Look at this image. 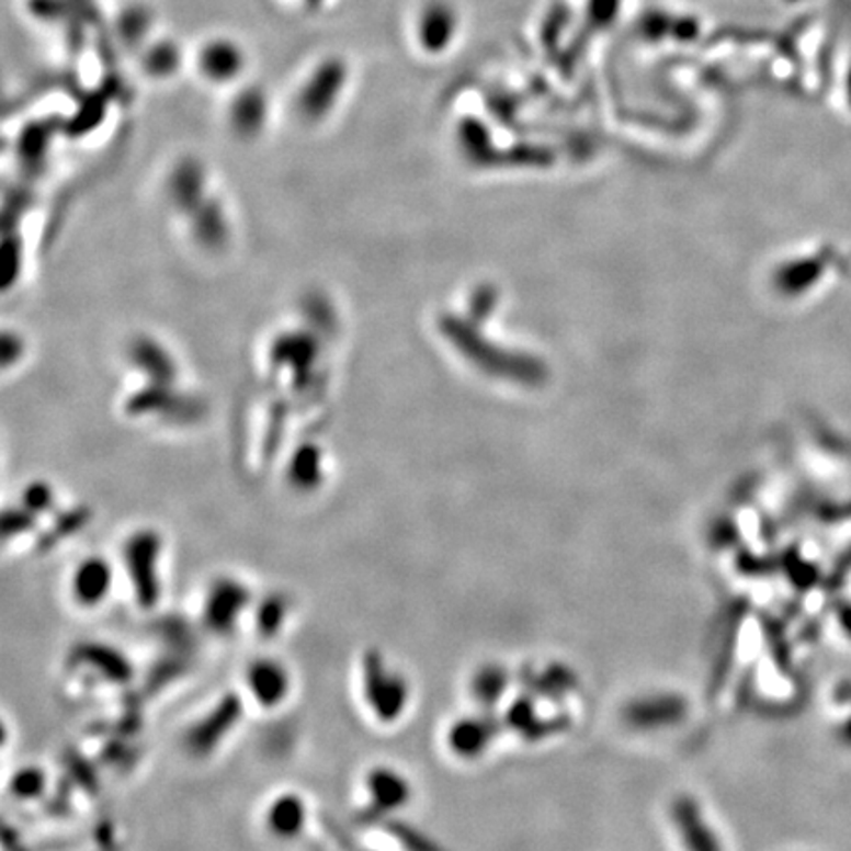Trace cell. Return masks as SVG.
Instances as JSON below:
<instances>
[{"label":"cell","instance_id":"cell-2","mask_svg":"<svg viewBox=\"0 0 851 851\" xmlns=\"http://www.w3.org/2000/svg\"><path fill=\"white\" fill-rule=\"evenodd\" d=\"M361 696L377 722L393 724L407 710V680L388 667L381 653L367 650L361 658Z\"/></svg>","mask_w":851,"mask_h":851},{"label":"cell","instance_id":"cell-17","mask_svg":"<svg viewBox=\"0 0 851 851\" xmlns=\"http://www.w3.org/2000/svg\"><path fill=\"white\" fill-rule=\"evenodd\" d=\"M321 469H319V454L311 452L310 455L298 454L294 457L291 467V479L298 491H310L314 485L319 484Z\"/></svg>","mask_w":851,"mask_h":851},{"label":"cell","instance_id":"cell-13","mask_svg":"<svg viewBox=\"0 0 851 851\" xmlns=\"http://www.w3.org/2000/svg\"><path fill=\"white\" fill-rule=\"evenodd\" d=\"M291 613V600L282 593H271L254 605V627L259 637L272 640L279 637Z\"/></svg>","mask_w":851,"mask_h":851},{"label":"cell","instance_id":"cell-18","mask_svg":"<svg viewBox=\"0 0 851 851\" xmlns=\"http://www.w3.org/2000/svg\"><path fill=\"white\" fill-rule=\"evenodd\" d=\"M52 504H54V491L49 489V485H30L22 495V509H26L34 517L49 511Z\"/></svg>","mask_w":851,"mask_h":851},{"label":"cell","instance_id":"cell-14","mask_svg":"<svg viewBox=\"0 0 851 851\" xmlns=\"http://www.w3.org/2000/svg\"><path fill=\"white\" fill-rule=\"evenodd\" d=\"M49 786V776L38 764H22L10 774L7 793L16 803H36Z\"/></svg>","mask_w":851,"mask_h":851},{"label":"cell","instance_id":"cell-10","mask_svg":"<svg viewBox=\"0 0 851 851\" xmlns=\"http://www.w3.org/2000/svg\"><path fill=\"white\" fill-rule=\"evenodd\" d=\"M363 784H365L368 806L375 813H395L410 798V784L407 779L398 773L397 769H390L385 764L368 769Z\"/></svg>","mask_w":851,"mask_h":851},{"label":"cell","instance_id":"cell-11","mask_svg":"<svg viewBox=\"0 0 851 851\" xmlns=\"http://www.w3.org/2000/svg\"><path fill=\"white\" fill-rule=\"evenodd\" d=\"M71 662L95 670L99 677L106 682L115 684H128L133 680V667L128 665V658L109 645L101 643H83L73 648Z\"/></svg>","mask_w":851,"mask_h":851},{"label":"cell","instance_id":"cell-15","mask_svg":"<svg viewBox=\"0 0 851 851\" xmlns=\"http://www.w3.org/2000/svg\"><path fill=\"white\" fill-rule=\"evenodd\" d=\"M202 185H204V172L200 164L184 162L175 168L170 182V192L180 207H200Z\"/></svg>","mask_w":851,"mask_h":851},{"label":"cell","instance_id":"cell-9","mask_svg":"<svg viewBox=\"0 0 851 851\" xmlns=\"http://www.w3.org/2000/svg\"><path fill=\"white\" fill-rule=\"evenodd\" d=\"M247 68V56L241 46L231 38H212L197 52V69L205 81L213 86H227L242 76Z\"/></svg>","mask_w":851,"mask_h":851},{"label":"cell","instance_id":"cell-5","mask_svg":"<svg viewBox=\"0 0 851 851\" xmlns=\"http://www.w3.org/2000/svg\"><path fill=\"white\" fill-rule=\"evenodd\" d=\"M348 64L338 56L321 59L311 69L298 93V113L311 123L321 121L336 109L343 89L348 86Z\"/></svg>","mask_w":851,"mask_h":851},{"label":"cell","instance_id":"cell-12","mask_svg":"<svg viewBox=\"0 0 851 851\" xmlns=\"http://www.w3.org/2000/svg\"><path fill=\"white\" fill-rule=\"evenodd\" d=\"M266 98L261 89H242L231 105V125L241 136H254L266 123Z\"/></svg>","mask_w":851,"mask_h":851},{"label":"cell","instance_id":"cell-20","mask_svg":"<svg viewBox=\"0 0 851 851\" xmlns=\"http://www.w3.org/2000/svg\"><path fill=\"white\" fill-rule=\"evenodd\" d=\"M306 2H310V4H319L321 0H306Z\"/></svg>","mask_w":851,"mask_h":851},{"label":"cell","instance_id":"cell-6","mask_svg":"<svg viewBox=\"0 0 851 851\" xmlns=\"http://www.w3.org/2000/svg\"><path fill=\"white\" fill-rule=\"evenodd\" d=\"M242 682L247 696L251 697L254 706L264 712L284 706L294 687L291 668L276 657H257L249 660Z\"/></svg>","mask_w":851,"mask_h":851},{"label":"cell","instance_id":"cell-8","mask_svg":"<svg viewBox=\"0 0 851 851\" xmlns=\"http://www.w3.org/2000/svg\"><path fill=\"white\" fill-rule=\"evenodd\" d=\"M308 818L310 808L306 798L294 791H284L272 796L271 803L266 804L262 813L264 830L281 842L298 840L308 826Z\"/></svg>","mask_w":851,"mask_h":851},{"label":"cell","instance_id":"cell-4","mask_svg":"<svg viewBox=\"0 0 851 851\" xmlns=\"http://www.w3.org/2000/svg\"><path fill=\"white\" fill-rule=\"evenodd\" d=\"M245 714V702L239 692H227L213 704L204 716L197 717L192 726L185 729L182 737L185 753L195 759L212 757L225 739L241 724Z\"/></svg>","mask_w":851,"mask_h":851},{"label":"cell","instance_id":"cell-1","mask_svg":"<svg viewBox=\"0 0 851 851\" xmlns=\"http://www.w3.org/2000/svg\"><path fill=\"white\" fill-rule=\"evenodd\" d=\"M164 538L155 529H138L121 546V561L138 610L152 611L162 600L160 564Z\"/></svg>","mask_w":851,"mask_h":851},{"label":"cell","instance_id":"cell-7","mask_svg":"<svg viewBox=\"0 0 851 851\" xmlns=\"http://www.w3.org/2000/svg\"><path fill=\"white\" fill-rule=\"evenodd\" d=\"M115 586V566L105 556H86L69 576V595L81 610L101 608Z\"/></svg>","mask_w":851,"mask_h":851},{"label":"cell","instance_id":"cell-3","mask_svg":"<svg viewBox=\"0 0 851 851\" xmlns=\"http://www.w3.org/2000/svg\"><path fill=\"white\" fill-rule=\"evenodd\" d=\"M252 591L235 576H217L207 583L200 608V621L205 633L213 637H231L239 629L242 617L252 610Z\"/></svg>","mask_w":851,"mask_h":851},{"label":"cell","instance_id":"cell-16","mask_svg":"<svg viewBox=\"0 0 851 851\" xmlns=\"http://www.w3.org/2000/svg\"><path fill=\"white\" fill-rule=\"evenodd\" d=\"M182 54L172 42H158L145 54V68L152 78H170L180 69Z\"/></svg>","mask_w":851,"mask_h":851},{"label":"cell","instance_id":"cell-19","mask_svg":"<svg viewBox=\"0 0 851 851\" xmlns=\"http://www.w3.org/2000/svg\"><path fill=\"white\" fill-rule=\"evenodd\" d=\"M125 26H123V34L126 39L140 38L145 34L146 26H148V14H145V10H131L128 14H125Z\"/></svg>","mask_w":851,"mask_h":851}]
</instances>
